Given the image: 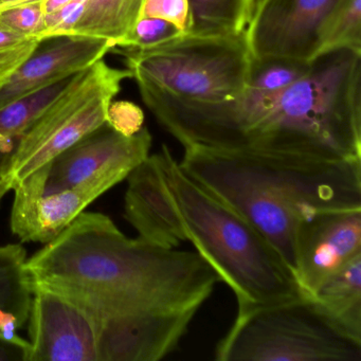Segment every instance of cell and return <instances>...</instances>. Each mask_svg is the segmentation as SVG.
<instances>
[{"instance_id":"obj_1","label":"cell","mask_w":361,"mask_h":361,"mask_svg":"<svg viewBox=\"0 0 361 361\" xmlns=\"http://www.w3.org/2000/svg\"><path fill=\"white\" fill-rule=\"evenodd\" d=\"M35 286L90 316L99 361H157L177 350L221 276L196 251L147 244L107 215L82 212L27 259Z\"/></svg>"},{"instance_id":"obj_2","label":"cell","mask_w":361,"mask_h":361,"mask_svg":"<svg viewBox=\"0 0 361 361\" xmlns=\"http://www.w3.org/2000/svg\"><path fill=\"white\" fill-rule=\"evenodd\" d=\"M183 147L361 159V54L338 50L317 58L284 90L243 92L215 103L149 107Z\"/></svg>"},{"instance_id":"obj_3","label":"cell","mask_w":361,"mask_h":361,"mask_svg":"<svg viewBox=\"0 0 361 361\" xmlns=\"http://www.w3.org/2000/svg\"><path fill=\"white\" fill-rule=\"evenodd\" d=\"M181 170L244 217L295 276V235L314 213L361 208V159L329 160L185 147Z\"/></svg>"},{"instance_id":"obj_4","label":"cell","mask_w":361,"mask_h":361,"mask_svg":"<svg viewBox=\"0 0 361 361\" xmlns=\"http://www.w3.org/2000/svg\"><path fill=\"white\" fill-rule=\"evenodd\" d=\"M161 155L188 240L232 289L238 307L307 295L259 230L190 178L166 145Z\"/></svg>"},{"instance_id":"obj_5","label":"cell","mask_w":361,"mask_h":361,"mask_svg":"<svg viewBox=\"0 0 361 361\" xmlns=\"http://www.w3.org/2000/svg\"><path fill=\"white\" fill-rule=\"evenodd\" d=\"M147 107L233 100L248 84L253 58L246 35L185 32L145 49H115Z\"/></svg>"},{"instance_id":"obj_6","label":"cell","mask_w":361,"mask_h":361,"mask_svg":"<svg viewBox=\"0 0 361 361\" xmlns=\"http://www.w3.org/2000/svg\"><path fill=\"white\" fill-rule=\"evenodd\" d=\"M219 361H361V343L338 331L308 295L238 306L215 350Z\"/></svg>"},{"instance_id":"obj_7","label":"cell","mask_w":361,"mask_h":361,"mask_svg":"<svg viewBox=\"0 0 361 361\" xmlns=\"http://www.w3.org/2000/svg\"><path fill=\"white\" fill-rule=\"evenodd\" d=\"M130 78L128 69L114 68L104 59L73 75L20 140L12 183L26 178L106 123L109 106Z\"/></svg>"},{"instance_id":"obj_8","label":"cell","mask_w":361,"mask_h":361,"mask_svg":"<svg viewBox=\"0 0 361 361\" xmlns=\"http://www.w3.org/2000/svg\"><path fill=\"white\" fill-rule=\"evenodd\" d=\"M152 140L145 126L128 137L106 122L28 178L44 193L78 190L97 200L128 178L149 155Z\"/></svg>"},{"instance_id":"obj_9","label":"cell","mask_w":361,"mask_h":361,"mask_svg":"<svg viewBox=\"0 0 361 361\" xmlns=\"http://www.w3.org/2000/svg\"><path fill=\"white\" fill-rule=\"evenodd\" d=\"M341 0H255L246 41L255 60L312 63L325 26Z\"/></svg>"},{"instance_id":"obj_10","label":"cell","mask_w":361,"mask_h":361,"mask_svg":"<svg viewBox=\"0 0 361 361\" xmlns=\"http://www.w3.org/2000/svg\"><path fill=\"white\" fill-rule=\"evenodd\" d=\"M361 255V208L318 211L295 235V278L312 295L329 276Z\"/></svg>"},{"instance_id":"obj_11","label":"cell","mask_w":361,"mask_h":361,"mask_svg":"<svg viewBox=\"0 0 361 361\" xmlns=\"http://www.w3.org/2000/svg\"><path fill=\"white\" fill-rule=\"evenodd\" d=\"M32 289L30 361H98V335L90 316L51 289Z\"/></svg>"},{"instance_id":"obj_12","label":"cell","mask_w":361,"mask_h":361,"mask_svg":"<svg viewBox=\"0 0 361 361\" xmlns=\"http://www.w3.org/2000/svg\"><path fill=\"white\" fill-rule=\"evenodd\" d=\"M126 179L124 216L138 232V238L166 249H175L187 242L185 223L161 153L147 156Z\"/></svg>"},{"instance_id":"obj_13","label":"cell","mask_w":361,"mask_h":361,"mask_svg":"<svg viewBox=\"0 0 361 361\" xmlns=\"http://www.w3.org/2000/svg\"><path fill=\"white\" fill-rule=\"evenodd\" d=\"M51 41L0 88V109L86 71L114 48L111 42L97 37L68 35Z\"/></svg>"},{"instance_id":"obj_14","label":"cell","mask_w":361,"mask_h":361,"mask_svg":"<svg viewBox=\"0 0 361 361\" xmlns=\"http://www.w3.org/2000/svg\"><path fill=\"white\" fill-rule=\"evenodd\" d=\"M12 190L11 230L26 243L51 242L96 200L78 190L44 193L28 177L13 183Z\"/></svg>"},{"instance_id":"obj_15","label":"cell","mask_w":361,"mask_h":361,"mask_svg":"<svg viewBox=\"0 0 361 361\" xmlns=\"http://www.w3.org/2000/svg\"><path fill=\"white\" fill-rule=\"evenodd\" d=\"M308 297L333 326L361 343V255L334 272Z\"/></svg>"},{"instance_id":"obj_16","label":"cell","mask_w":361,"mask_h":361,"mask_svg":"<svg viewBox=\"0 0 361 361\" xmlns=\"http://www.w3.org/2000/svg\"><path fill=\"white\" fill-rule=\"evenodd\" d=\"M27 259L22 245L0 247V335L6 339L20 337L28 321L33 289Z\"/></svg>"},{"instance_id":"obj_17","label":"cell","mask_w":361,"mask_h":361,"mask_svg":"<svg viewBox=\"0 0 361 361\" xmlns=\"http://www.w3.org/2000/svg\"><path fill=\"white\" fill-rule=\"evenodd\" d=\"M71 78L0 109V183L12 179V166L20 140Z\"/></svg>"},{"instance_id":"obj_18","label":"cell","mask_w":361,"mask_h":361,"mask_svg":"<svg viewBox=\"0 0 361 361\" xmlns=\"http://www.w3.org/2000/svg\"><path fill=\"white\" fill-rule=\"evenodd\" d=\"M145 0H87L83 13L71 30L73 37L107 39L114 48L132 33Z\"/></svg>"},{"instance_id":"obj_19","label":"cell","mask_w":361,"mask_h":361,"mask_svg":"<svg viewBox=\"0 0 361 361\" xmlns=\"http://www.w3.org/2000/svg\"><path fill=\"white\" fill-rule=\"evenodd\" d=\"M255 0H188V33L240 35L246 32Z\"/></svg>"},{"instance_id":"obj_20","label":"cell","mask_w":361,"mask_h":361,"mask_svg":"<svg viewBox=\"0 0 361 361\" xmlns=\"http://www.w3.org/2000/svg\"><path fill=\"white\" fill-rule=\"evenodd\" d=\"M338 50L361 54V0H341L325 26L319 56Z\"/></svg>"},{"instance_id":"obj_21","label":"cell","mask_w":361,"mask_h":361,"mask_svg":"<svg viewBox=\"0 0 361 361\" xmlns=\"http://www.w3.org/2000/svg\"><path fill=\"white\" fill-rule=\"evenodd\" d=\"M310 65L312 63L287 59H253L250 77L244 92L264 94L284 90L305 75Z\"/></svg>"},{"instance_id":"obj_22","label":"cell","mask_w":361,"mask_h":361,"mask_svg":"<svg viewBox=\"0 0 361 361\" xmlns=\"http://www.w3.org/2000/svg\"><path fill=\"white\" fill-rule=\"evenodd\" d=\"M41 45L42 42L37 37L0 29V88L11 80Z\"/></svg>"},{"instance_id":"obj_23","label":"cell","mask_w":361,"mask_h":361,"mask_svg":"<svg viewBox=\"0 0 361 361\" xmlns=\"http://www.w3.org/2000/svg\"><path fill=\"white\" fill-rule=\"evenodd\" d=\"M45 18L43 0L23 4L0 11V29L37 39L45 28Z\"/></svg>"},{"instance_id":"obj_24","label":"cell","mask_w":361,"mask_h":361,"mask_svg":"<svg viewBox=\"0 0 361 361\" xmlns=\"http://www.w3.org/2000/svg\"><path fill=\"white\" fill-rule=\"evenodd\" d=\"M183 33L185 32L168 20L142 16L135 25L134 29L128 35V39H124L121 45L116 48L118 49H145V48L154 47V46L164 43V42L170 41Z\"/></svg>"},{"instance_id":"obj_25","label":"cell","mask_w":361,"mask_h":361,"mask_svg":"<svg viewBox=\"0 0 361 361\" xmlns=\"http://www.w3.org/2000/svg\"><path fill=\"white\" fill-rule=\"evenodd\" d=\"M87 0H71L64 7L45 18V28L37 37L39 42L54 37H68L75 25L81 18Z\"/></svg>"},{"instance_id":"obj_26","label":"cell","mask_w":361,"mask_h":361,"mask_svg":"<svg viewBox=\"0 0 361 361\" xmlns=\"http://www.w3.org/2000/svg\"><path fill=\"white\" fill-rule=\"evenodd\" d=\"M156 18L174 24L183 32L189 26L188 0H145L141 18Z\"/></svg>"},{"instance_id":"obj_27","label":"cell","mask_w":361,"mask_h":361,"mask_svg":"<svg viewBox=\"0 0 361 361\" xmlns=\"http://www.w3.org/2000/svg\"><path fill=\"white\" fill-rule=\"evenodd\" d=\"M107 123L124 136H134L145 126V114L134 103L113 102L109 106Z\"/></svg>"},{"instance_id":"obj_28","label":"cell","mask_w":361,"mask_h":361,"mask_svg":"<svg viewBox=\"0 0 361 361\" xmlns=\"http://www.w3.org/2000/svg\"><path fill=\"white\" fill-rule=\"evenodd\" d=\"M30 342L24 338L6 339L0 335V361H30Z\"/></svg>"},{"instance_id":"obj_29","label":"cell","mask_w":361,"mask_h":361,"mask_svg":"<svg viewBox=\"0 0 361 361\" xmlns=\"http://www.w3.org/2000/svg\"><path fill=\"white\" fill-rule=\"evenodd\" d=\"M71 0H43L44 10H45L46 16L58 11L61 8L71 3Z\"/></svg>"},{"instance_id":"obj_30","label":"cell","mask_w":361,"mask_h":361,"mask_svg":"<svg viewBox=\"0 0 361 361\" xmlns=\"http://www.w3.org/2000/svg\"><path fill=\"white\" fill-rule=\"evenodd\" d=\"M32 1H37V0H0V11L23 5V4L32 3Z\"/></svg>"},{"instance_id":"obj_31","label":"cell","mask_w":361,"mask_h":361,"mask_svg":"<svg viewBox=\"0 0 361 361\" xmlns=\"http://www.w3.org/2000/svg\"><path fill=\"white\" fill-rule=\"evenodd\" d=\"M12 185H13V183H12V179H7V180L3 181V183H0V202L5 197L6 194L12 190Z\"/></svg>"},{"instance_id":"obj_32","label":"cell","mask_w":361,"mask_h":361,"mask_svg":"<svg viewBox=\"0 0 361 361\" xmlns=\"http://www.w3.org/2000/svg\"></svg>"}]
</instances>
